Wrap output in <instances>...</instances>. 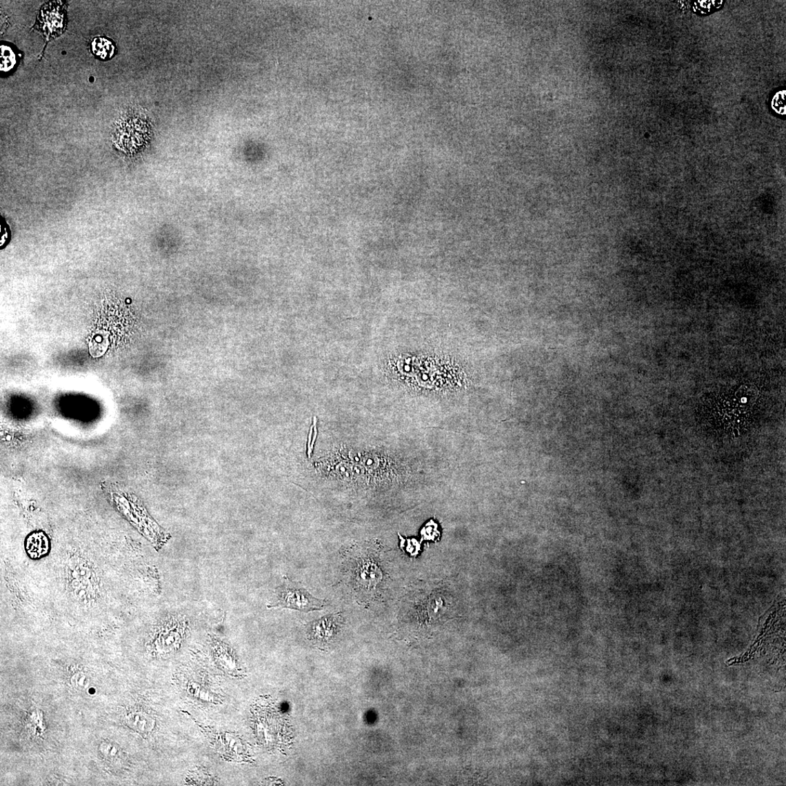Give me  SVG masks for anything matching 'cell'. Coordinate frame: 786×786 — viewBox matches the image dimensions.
<instances>
[{
	"instance_id": "cell-1",
	"label": "cell",
	"mask_w": 786,
	"mask_h": 786,
	"mask_svg": "<svg viewBox=\"0 0 786 786\" xmlns=\"http://www.w3.org/2000/svg\"><path fill=\"white\" fill-rule=\"evenodd\" d=\"M325 601L312 596L306 589L288 578L278 587L276 598L268 605V608L283 607L303 612L322 610Z\"/></svg>"
},
{
	"instance_id": "cell-2",
	"label": "cell",
	"mask_w": 786,
	"mask_h": 786,
	"mask_svg": "<svg viewBox=\"0 0 786 786\" xmlns=\"http://www.w3.org/2000/svg\"><path fill=\"white\" fill-rule=\"evenodd\" d=\"M67 3L50 2L39 10L34 29L42 34L47 41L61 36L68 23Z\"/></svg>"
},
{
	"instance_id": "cell-3",
	"label": "cell",
	"mask_w": 786,
	"mask_h": 786,
	"mask_svg": "<svg viewBox=\"0 0 786 786\" xmlns=\"http://www.w3.org/2000/svg\"><path fill=\"white\" fill-rule=\"evenodd\" d=\"M354 563L352 575L354 583L365 592H371L381 581L383 574L376 563L367 556H359Z\"/></svg>"
},
{
	"instance_id": "cell-4",
	"label": "cell",
	"mask_w": 786,
	"mask_h": 786,
	"mask_svg": "<svg viewBox=\"0 0 786 786\" xmlns=\"http://www.w3.org/2000/svg\"><path fill=\"white\" fill-rule=\"evenodd\" d=\"M339 614L326 616L310 624V636L313 640L326 641L335 634L339 622Z\"/></svg>"
},
{
	"instance_id": "cell-5",
	"label": "cell",
	"mask_w": 786,
	"mask_h": 786,
	"mask_svg": "<svg viewBox=\"0 0 786 786\" xmlns=\"http://www.w3.org/2000/svg\"><path fill=\"white\" fill-rule=\"evenodd\" d=\"M90 47L92 54L100 60H110L116 52L114 44L106 37L94 38Z\"/></svg>"
},
{
	"instance_id": "cell-6",
	"label": "cell",
	"mask_w": 786,
	"mask_h": 786,
	"mask_svg": "<svg viewBox=\"0 0 786 786\" xmlns=\"http://www.w3.org/2000/svg\"><path fill=\"white\" fill-rule=\"evenodd\" d=\"M34 536L33 539L28 541V550L29 554L33 558H39L45 555L48 550V545L47 541L41 536Z\"/></svg>"
},
{
	"instance_id": "cell-7",
	"label": "cell",
	"mask_w": 786,
	"mask_h": 786,
	"mask_svg": "<svg viewBox=\"0 0 786 786\" xmlns=\"http://www.w3.org/2000/svg\"><path fill=\"white\" fill-rule=\"evenodd\" d=\"M1 65H0V70L2 72H7L11 70L17 62V57L14 51L7 46H1Z\"/></svg>"
}]
</instances>
